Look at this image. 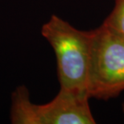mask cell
Masks as SVG:
<instances>
[{
	"mask_svg": "<svg viewBox=\"0 0 124 124\" xmlns=\"http://www.w3.org/2000/svg\"><path fill=\"white\" fill-rule=\"evenodd\" d=\"M41 34L55 53L61 89L89 96L93 30H78L53 15L42 27Z\"/></svg>",
	"mask_w": 124,
	"mask_h": 124,
	"instance_id": "6da1fadb",
	"label": "cell"
},
{
	"mask_svg": "<svg viewBox=\"0 0 124 124\" xmlns=\"http://www.w3.org/2000/svg\"><path fill=\"white\" fill-rule=\"evenodd\" d=\"M124 90V37L102 23L93 30L88 94L107 100Z\"/></svg>",
	"mask_w": 124,
	"mask_h": 124,
	"instance_id": "7a4b0ae2",
	"label": "cell"
},
{
	"mask_svg": "<svg viewBox=\"0 0 124 124\" xmlns=\"http://www.w3.org/2000/svg\"><path fill=\"white\" fill-rule=\"evenodd\" d=\"M90 97L61 89L44 105L31 102L28 90L21 86L12 95L11 123L16 124H94Z\"/></svg>",
	"mask_w": 124,
	"mask_h": 124,
	"instance_id": "3957f363",
	"label": "cell"
},
{
	"mask_svg": "<svg viewBox=\"0 0 124 124\" xmlns=\"http://www.w3.org/2000/svg\"><path fill=\"white\" fill-rule=\"evenodd\" d=\"M104 24L124 37V0H115V4Z\"/></svg>",
	"mask_w": 124,
	"mask_h": 124,
	"instance_id": "277c9868",
	"label": "cell"
},
{
	"mask_svg": "<svg viewBox=\"0 0 124 124\" xmlns=\"http://www.w3.org/2000/svg\"><path fill=\"white\" fill-rule=\"evenodd\" d=\"M123 115H124V103H123Z\"/></svg>",
	"mask_w": 124,
	"mask_h": 124,
	"instance_id": "5b68a950",
	"label": "cell"
}]
</instances>
